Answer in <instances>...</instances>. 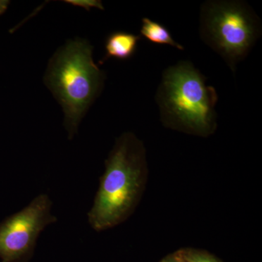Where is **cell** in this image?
<instances>
[{
	"label": "cell",
	"instance_id": "6da1fadb",
	"mask_svg": "<svg viewBox=\"0 0 262 262\" xmlns=\"http://www.w3.org/2000/svg\"><path fill=\"white\" fill-rule=\"evenodd\" d=\"M206 79L189 61L165 69L155 97L165 125L201 135L213 130L219 96Z\"/></svg>",
	"mask_w": 262,
	"mask_h": 262
},
{
	"label": "cell",
	"instance_id": "7a4b0ae2",
	"mask_svg": "<svg viewBox=\"0 0 262 262\" xmlns=\"http://www.w3.org/2000/svg\"><path fill=\"white\" fill-rule=\"evenodd\" d=\"M143 157L142 146L132 134H125L117 141L89 213L95 230L118 225L130 213L140 191Z\"/></svg>",
	"mask_w": 262,
	"mask_h": 262
},
{
	"label": "cell",
	"instance_id": "3957f363",
	"mask_svg": "<svg viewBox=\"0 0 262 262\" xmlns=\"http://www.w3.org/2000/svg\"><path fill=\"white\" fill-rule=\"evenodd\" d=\"M46 80L63 107L71 139L104 80L102 71L93 60L91 45L81 39L67 44L53 57Z\"/></svg>",
	"mask_w": 262,
	"mask_h": 262
},
{
	"label": "cell",
	"instance_id": "277c9868",
	"mask_svg": "<svg viewBox=\"0 0 262 262\" xmlns=\"http://www.w3.org/2000/svg\"><path fill=\"white\" fill-rule=\"evenodd\" d=\"M200 34L234 72L261 37V24L244 2L210 0L201 6Z\"/></svg>",
	"mask_w": 262,
	"mask_h": 262
},
{
	"label": "cell",
	"instance_id": "5b68a950",
	"mask_svg": "<svg viewBox=\"0 0 262 262\" xmlns=\"http://www.w3.org/2000/svg\"><path fill=\"white\" fill-rule=\"evenodd\" d=\"M49 196L41 194L0 225L1 262H27L31 258L39 234L55 223Z\"/></svg>",
	"mask_w": 262,
	"mask_h": 262
},
{
	"label": "cell",
	"instance_id": "8992f818",
	"mask_svg": "<svg viewBox=\"0 0 262 262\" xmlns=\"http://www.w3.org/2000/svg\"><path fill=\"white\" fill-rule=\"evenodd\" d=\"M140 36L126 32H116L110 34L106 41V55L103 61L110 58L126 60L134 56Z\"/></svg>",
	"mask_w": 262,
	"mask_h": 262
},
{
	"label": "cell",
	"instance_id": "52a82bcc",
	"mask_svg": "<svg viewBox=\"0 0 262 262\" xmlns=\"http://www.w3.org/2000/svg\"><path fill=\"white\" fill-rule=\"evenodd\" d=\"M140 32L143 37L155 44L170 46L180 51L184 50V46L174 40L166 27L149 18L142 19Z\"/></svg>",
	"mask_w": 262,
	"mask_h": 262
},
{
	"label": "cell",
	"instance_id": "ba28073f",
	"mask_svg": "<svg viewBox=\"0 0 262 262\" xmlns=\"http://www.w3.org/2000/svg\"><path fill=\"white\" fill-rule=\"evenodd\" d=\"M173 256L177 262H220L211 255L194 250H182Z\"/></svg>",
	"mask_w": 262,
	"mask_h": 262
},
{
	"label": "cell",
	"instance_id": "9c48e42d",
	"mask_svg": "<svg viewBox=\"0 0 262 262\" xmlns=\"http://www.w3.org/2000/svg\"><path fill=\"white\" fill-rule=\"evenodd\" d=\"M65 3L81 7L86 10H90L91 8H97L100 10H103L102 3L98 0H66Z\"/></svg>",
	"mask_w": 262,
	"mask_h": 262
},
{
	"label": "cell",
	"instance_id": "30bf717a",
	"mask_svg": "<svg viewBox=\"0 0 262 262\" xmlns=\"http://www.w3.org/2000/svg\"><path fill=\"white\" fill-rule=\"evenodd\" d=\"M8 4V1H0V14L6 9Z\"/></svg>",
	"mask_w": 262,
	"mask_h": 262
},
{
	"label": "cell",
	"instance_id": "8fae6325",
	"mask_svg": "<svg viewBox=\"0 0 262 262\" xmlns=\"http://www.w3.org/2000/svg\"><path fill=\"white\" fill-rule=\"evenodd\" d=\"M161 262H177V260H176V258H174V256H172L171 258H166V259H164Z\"/></svg>",
	"mask_w": 262,
	"mask_h": 262
}]
</instances>
